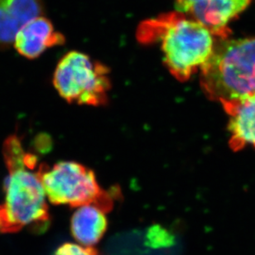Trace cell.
Masks as SVG:
<instances>
[{
    "label": "cell",
    "instance_id": "obj_1",
    "mask_svg": "<svg viewBox=\"0 0 255 255\" xmlns=\"http://www.w3.org/2000/svg\"><path fill=\"white\" fill-rule=\"evenodd\" d=\"M2 156L8 175L4 201L0 204V234L17 233L28 226L47 223L49 211L37 157L25 151L15 134L3 142Z\"/></svg>",
    "mask_w": 255,
    "mask_h": 255
},
{
    "label": "cell",
    "instance_id": "obj_2",
    "mask_svg": "<svg viewBox=\"0 0 255 255\" xmlns=\"http://www.w3.org/2000/svg\"><path fill=\"white\" fill-rule=\"evenodd\" d=\"M140 42H161L164 62L179 81H186L208 61L215 43L211 31L179 12L160 15L141 23Z\"/></svg>",
    "mask_w": 255,
    "mask_h": 255
},
{
    "label": "cell",
    "instance_id": "obj_3",
    "mask_svg": "<svg viewBox=\"0 0 255 255\" xmlns=\"http://www.w3.org/2000/svg\"><path fill=\"white\" fill-rule=\"evenodd\" d=\"M206 95L226 109L255 97V37L227 40L214 47L201 66Z\"/></svg>",
    "mask_w": 255,
    "mask_h": 255
},
{
    "label": "cell",
    "instance_id": "obj_4",
    "mask_svg": "<svg viewBox=\"0 0 255 255\" xmlns=\"http://www.w3.org/2000/svg\"><path fill=\"white\" fill-rule=\"evenodd\" d=\"M39 176L47 198L54 205H95L106 213L113 207V199L101 188L95 173L78 162L40 165Z\"/></svg>",
    "mask_w": 255,
    "mask_h": 255
},
{
    "label": "cell",
    "instance_id": "obj_5",
    "mask_svg": "<svg viewBox=\"0 0 255 255\" xmlns=\"http://www.w3.org/2000/svg\"><path fill=\"white\" fill-rule=\"evenodd\" d=\"M53 84L66 101L87 106L106 103L111 88L107 67L79 52L62 57L55 71Z\"/></svg>",
    "mask_w": 255,
    "mask_h": 255
},
{
    "label": "cell",
    "instance_id": "obj_6",
    "mask_svg": "<svg viewBox=\"0 0 255 255\" xmlns=\"http://www.w3.org/2000/svg\"><path fill=\"white\" fill-rule=\"evenodd\" d=\"M177 12L200 22L211 33L226 37V26L251 0H173Z\"/></svg>",
    "mask_w": 255,
    "mask_h": 255
},
{
    "label": "cell",
    "instance_id": "obj_7",
    "mask_svg": "<svg viewBox=\"0 0 255 255\" xmlns=\"http://www.w3.org/2000/svg\"><path fill=\"white\" fill-rule=\"evenodd\" d=\"M43 10L42 0H0V50L8 48L19 30Z\"/></svg>",
    "mask_w": 255,
    "mask_h": 255
},
{
    "label": "cell",
    "instance_id": "obj_8",
    "mask_svg": "<svg viewBox=\"0 0 255 255\" xmlns=\"http://www.w3.org/2000/svg\"><path fill=\"white\" fill-rule=\"evenodd\" d=\"M14 42L15 48L20 55L28 59H35L47 48L64 43L65 38L63 35L54 31L49 20L40 16L19 30Z\"/></svg>",
    "mask_w": 255,
    "mask_h": 255
},
{
    "label": "cell",
    "instance_id": "obj_9",
    "mask_svg": "<svg viewBox=\"0 0 255 255\" xmlns=\"http://www.w3.org/2000/svg\"><path fill=\"white\" fill-rule=\"evenodd\" d=\"M108 226L106 212L95 205L79 206L71 221V231L79 245L92 247L101 241Z\"/></svg>",
    "mask_w": 255,
    "mask_h": 255
},
{
    "label": "cell",
    "instance_id": "obj_10",
    "mask_svg": "<svg viewBox=\"0 0 255 255\" xmlns=\"http://www.w3.org/2000/svg\"><path fill=\"white\" fill-rule=\"evenodd\" d=\"M227 111L231 115L228 127L232 147L236 149L246 144L255 146V97L231 106Z\"/></svg>",
    "mask_w": 255,
    "mask_h": 255
},
{
    "label": "cell",
    "instance_id": "obj_11",
    "mask_svg": "<svg viewBox=\"0 0 255 255\" xmlns=\"http://www.w3.org/2000/svg\"><path fill=\"white\" fill-rule=\"evenodd\" d=\"M54 255H99L92 247H86L76 244L66 243L57 249Z\"/></svg>",
    "mask_w": 255,
    "mask_h": 255
},
{
    "label": "cell",
    "instance_id": "obj_12",
    "mask_svg": "<svg viewBox=\"0 0 255 255\" xmlns=\"http://www.w3.org/2000/svg\"><path fill=\"white\" fill-rule=\"evenodd\" d=\"M148 238L152 246H167L172 243V237L167 231L159 226H154L148 231Z\"/></svg>",
    "mask_w": 255,
    "mask_h": 255
}]
</instances>
